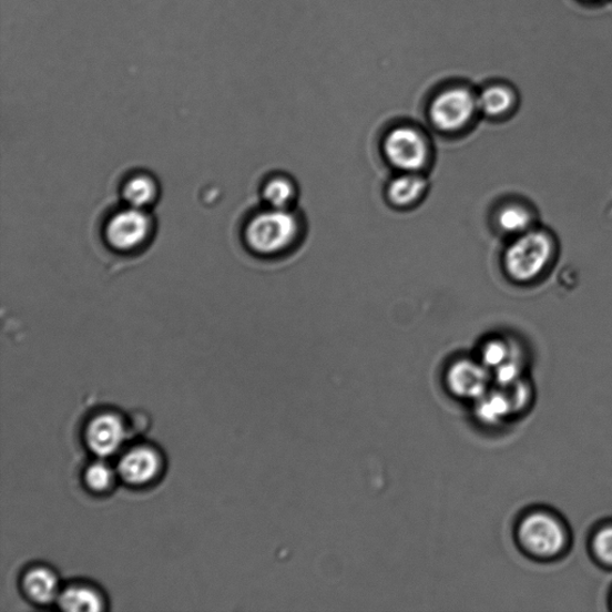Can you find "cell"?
<instances>
[{"instance_id": "obj_1", "label": "cell", "mask_w": 612, "mask_h": 612, "mask_svg": "<svg viewBox=\"0 0 612 612\" xmlns=\"http://www.w3.org/2000/svg\"><path fill=\"white\" fill-rule=\"evenodd\" d=\"M557 255V243L545 230L533 227L519 235L504 253L503 265L509 277L517 283L538 280L552 266Z\"/></svg>"}, {"instance_id": "obj_2", "label": "cell", "mask_w": 612, "mask_h": 612, "mask_svg": "<svg viewBox=\"0 0 612 612\" xmlns=\"http://www.w3.org/2000/svg\"><path fill=\"white\" fill-rule=\"evenodd\" d=\"M297 234L298 223L293 213L286 208H271L249 222L244 236L254 253L274 255L289 247Z\"/></svg>"}, {"instance_id": "obj_3", "label": "cell", "mask_w": 612, "mask_h": 612, "mask_svg": "<svg viewBox=\"0 0 612 612\" xmlns=\"http://www.w3.org/2000/svg\"><path fill=\"white\" fill-rule=\"evenodd\" d=\"M518 540L530 555L552 559L563 552L569 534L553 514L533 512L520 522Z\"/></svg>"}, {"instance_id": "obj_4", "label": "cell", "mask_w": 612, "mask_h": 612, "mask_svg": "<svg viewBox=\"0 0 612 612\" xmlns=\"http://www.w3.org/2000/svg\"><path fill=\"white\" fill-rule=\"evenodd\" d=\"M478 112V95L466 86L442 90L430 105L432 124L447 133L465 129Z\"/></svg>"}, {"instance_id": "obj_5", "label": "cell", "mask_w": 612, "mask_h": 612, "mask_svg": "<svg viewBox=\"0 0 612 612\" xmlns=\"http://www.w3.org/2000/svg\"><path fill=\"white\" fill-rule=\"evenodd\" d=\"M152 233V220L142 208L129 206L106 223L105 239L118 252H132L144 246Z\"/></svg>"}, {"instance_id": "obj_6", "label": "cell", "mask_w": 612, "mask_h": 612, "mask_svg": "<svg viewBox=\"0 0 612 612\" xmlns=\"http://www.w3.org/2000/svg\"><path fill=\"white\" fill-rule=\"evenodd\" d=\"M385 152L389 162L406 173H417L425 166L428 149L424 136L415 129L397 128L386 137Z\"/></svg>"}, {"instance_id": "obj_7", "label": "cell", "mask_w": 612, "mask_h": 612, "mask_svg": "<svg viewBox=\"0 0 612 612\" xmlns=\"http://www.w3.org/2000/svg\"><path fill=\"white\" fill-rule=\"evenodd\" d=\"M125 426L114 415H101L91 421L86 430V442L91 451L106 457L115 453L125 439Z\"/></svg>"}, {"instance_id": "obj_8", "label": "cell", "mask_w": 612, "mask_h": 612, "mask_svg": "<svg viewBox=\"0 0 612 612\" xmlns=\"http://www.w3.org/2000/svg\"><path fill=\"white\" fill-rule=\"evenodd\" d=\"M119 473L130 484L141 486L151 482L161 470L160 455L147 447H137L121 458Z\"/></svg>"}, {"instance_id": "obj_9", "label": "cell", "mask_w": 612, "mask_h": 612, "mask_svg": "<svg viewBox=\"0 0 612 612\" xmlns=\"http://www.w3.org/2000/svg\"><path fill=\"white\" fill-rule=\"evenodd\" d=\"M488 375L484 367L473 361H459L451 367L449 385L459 396H478L487 385Z\"/></svg>"}, {"instance_id": "obj_10", "label": "cell", "mask_w": 612, "mask_h": 612, "mask_svg": "<svg viewBox=\"0 0 612 612\" xmlns=\"http://www.w3.org/2000/svg\"><path fill=\"white\" fill-rule=\"evenodd\" d=\"M478 104L479 112L489 118L504 116L516 109L517 94L508 84H489L478 95Z\"/></svg>"}, {"instance_id": "obj_11", "label": "cell", "mask_w": 612, "mask_h": 612, "mask_svg": "<svg viewBox=\"0 0 612 612\" xmlns=\"http://www.w3.org/2000/svg\"><path fill=\"white\" fill-rule=\"evenodd\" d=\"M23 588L30 600L39 604L52 603L60 594L55 574L43 568L30 570L23 578Z\"/></svg>"}, {"instance_id": "obj_12", "label": "cell", "mask_w": 612, "mask_h": 612, "mask_svg": "<svg viewBox=\"0 0 612 612\" xmlns=\"http://www.w3.org/2000/svg\"><path fill=\"white\" fill-rule=\"evenodd\" d=\"M61 609L75 612H99L103 610L102 596L88 586H71L58 596Z\"/></svg>"}, {"instance_id": "obj_13", "label": "cell", "mask_w": 612, "mask_h": 612, "mask_svg": "<svg viewBox=\"0 0 612 612\" xmlns=\"http://www.w3.org/2000/svg\"><path fill=\"white\" fill-rule=\"evenodd\" d=\"M157 194V183L147 175L133 176L122 188V196L129 206L142 210L153 204Z\"/></svg>"}, {"instance_id": "obj_14", "label": "cell", "mask_w": 612, "mask_h": 612, "mask_svg": "<svg viewBox=\"0 0 612 612\" xmlns=\"http://www.w3.org/2000/svg\"><path fill=\"white\" fill-rule=\"evenodd\" d=\"M426 190L424 177L407 173L395 178L389 186L390 201L397 206H407L418 201Z\"/></svg>"}, {"instance_id": "obj_15", "label": "cell", "mask_w": 612, "mask_h": 612, "mask_svg": "<svg viewBox=\"0 0 612 612\" xmlns=\"http://www.w3.org/2000/svg\"><path fill=\"white\" fill-rule=\"evenodd\" d=\"M498 225L503 233L512 236L523 235L533 228V216L523 205L504 206L498 214Z\"/></svg>"}, {"instance_id": "obj_16", "label": "cell", "mask_w": 612, "mask_h": 612, "mask_svg": "<svg viewBox=\"0 0 612 612\" xmlns=\"http://www.w3.org/2000/svg\"><path fill=\"white\" fill-rule=\"evenodd\" d=\"M294 192V186L286 178H273L264 188V197L271 208L285 210Z\"/></svg>"}, {"instance_id": "obj_17", "label": "cell", "mask_w": 612, "mask_h": 612, "mask_svg": "<svg viewBox=\"0 0 612 612\" xmlns=\"http://www.w3.org/2000/svg\"><path fill=\"white\" fill-rule=\"evenodd\" d=\"M114 481V472L109 465L96 462L85 472V483L94 492H104Z\"/></svg>"}, {"instance_id": "obj_18", "label": "cell", "mask_w": 612, "mask_h": 612, "mask_svg": "<svg viewBox=\"0 0 612 612\" xmlns=\"http://www.w3.org/2000/svg\"><path fill=\"white\" fill-rule=\"evenodd\" d=\"M512 350L509 345L501 340L489 341L482 350V361L484 366L498 369L502 364L511 360Z\"/></svg>"}, {"instance_id": "obj_19", "label": "cell", "mask_w": 612, "mask_h": 612, "mask_svg": "<svg viewBox=\"0 0 612 612\" xmlns=\"http://www.w3.org/2000/svg\"><path fill=\"white\" fill-rule=\"evenodd\" d=\"M592 550L596 560L612 568V526L604 527L595 532Z\"/></svg>"}, {"instance_id": "obj_20", "label": "cell", "mask_w": 612, "mask_h": 612, "mask_svg": "<svg viewBox=\"0 0 612 612\" xmlns=\"http://www.w3.org/2000/svg\"><path fill=\"white\" fill-rule=\"evenodd\" d=\"M588 3L601 2V0H585Z\"/></svg>"}]
</instances>
